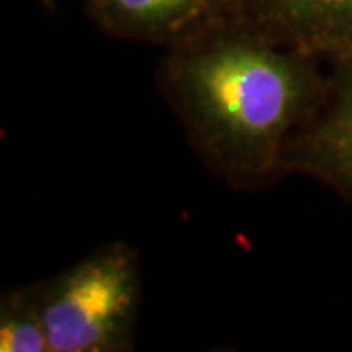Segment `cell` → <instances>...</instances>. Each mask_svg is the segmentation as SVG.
I'll use <instances>...</instances> for the list:
<instances>
[{
    "instance_id": "obj_1",
    "label": "cell",
    "mask_w": 352,
    "mask_h": 352,
    "mask_svg": "<svg viewBox=\"0 0 352 352\" xmlns=\"http://www.w3.org/2000/svg\"><path fill=\"white\" fill-rule=\"evenodd\" d=\"M157 87L204 166L233 190L286 176L294 139L327 88V59L226 12L164 50Z\"/></svg>"
},
{
    "instance_id": "obj_2",
    "label": "cell",
    "mask_w": 352,
    "mask_h": 352,
    "mask_svg": "<svg viewBox=\"0 0 352 352\" xmlns=\"http://www.w3.org/2000/svg\"><path fill=\"white\" fill-rule=\"evenodd\" d=\"M32 288L50 352L135 349L143 276L139 252L126 241L104 243Z\"/></svg>"
},
{
    "instance_id": "obj_3",
    "label": "cell",
    "mask_w": 352,
    "mask_h": 352,
    "mask_svg": "<svg viewBox=\"0 0 352 352\" xmlns=\"http://www.w3.org/2000/svg\"><path fill=\"white\" fill-rule=\"evenodd\" d=\"M286 173L314 178L352 204V51L327 59L325 96L294 139Z\"/></svg>"
},
{
    "instance_id": "obj_4",
    "label": "cell",
    "mask_w": 352,
    "mask_h": 352,
    "mask_svg": "<svg viewBox=\"0 0 352 352\" xmlns=\"http://www.w3.org/2000/svg\"><path fill=\"white\" fill-rule=\"evenodd\" d=\"M226 6L288 47L323 59L352 51V0H226Z\"/></svg>"
},
{
    "instance_id": "obj_5",
    "label": "cell",
    "mask_w": 352,
    "mask_h": 352,
    "mask_svg": "<svg viewBox=\"0 0 352 352\" xmlns=\"http://www.w3.org/2000/svg\"><path fill=\"white\" fill-rule=\"evenodd\" d=\"M227 12L226 0H87L85 14L102 34L168 50Z\"/></svg>"
},
{
    "instance_id": "obj_6",
    "label": "cell",
    "mask_w": 352,
    "mask_h": 352,
    "mask_svg": "<svg viewBox=\"0 0 352 352\" xmlns=\"http://www.w3.org/2000/svg\"><path fill=\"white\" fill-rule=\"evenodd\" d=\"M0 351L50 352L32 284L6 288L0 296Z\"/></svg>"
}]
</instances>
